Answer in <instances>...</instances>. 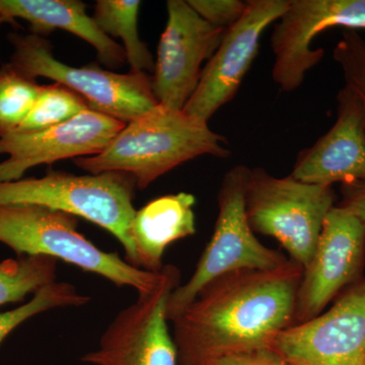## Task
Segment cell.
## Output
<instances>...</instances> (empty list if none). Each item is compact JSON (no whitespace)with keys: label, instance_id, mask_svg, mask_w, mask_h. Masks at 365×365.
<instances>
[{"label":"cell","instance_id":"cell-7","mask_svg":"<svg viewBox=\"0 0 365 365\" xmlns=\"http://www.w3.org/2000/svg\"><path fill=\"white\" fill-rule=\"evenodd\" d=\"M9 63L32 78L61 83L88 101L91 110L127 124L158 105L150 74L117 73L98 67L67 66L54 56L51 43L34 34H11Z\"/></svg>","mask_w":365,"mask_h":365},{"label":"cell","instance_id":"cell-21","mask_svg":"<svg viewBox=\"0 0 365 365\" xmlns=\"http://www.w3.org/2000/svg\"><path fill=\"white\" fill-rule=\"evenodd\" d=\"M91 110L85 98L61 83L42 86L39 97L16 132H35L51 128Z\"/></svg>","mask_w":365,"mask_h":365},{"label":"cell","instance_id":"cell-1","mask_svg":"<svg viewBox=\"0 0 365 365\" xmlns=\"http://www.w3.org/2000/svg\"><path fill=\"white\" fill-rule=\"evenodd\" d=\"M304 268L292 260L213 280L172 321L178 365H207L234 353L272 348L294 325Z\"/></svg>","mask_w":365,"mask_h":365},{"label":"cell","instance_id":"cell-9","mask_svg":"<svg viewBox=\"0 0 365 365\" xmlns=\"http://www.w3.org/2000/svg\"><path fill=\"white\" fill-rule=\"evenodd\" d=\"M364 260V223L346 209L334 206L324 220L313 257L304 268L294 325L318 317L336 297L361 279Z\"/></svg>","mask_w":365,"mask_h":365},{"label":"cell","instance_id":"cell-18","mask_svg":"<svg viewBox=\"0 0 365 365\" xmlns=\"http://www.w3.org/2000/svg\"><path fill=\"white\" fill-rule=\"evenodd\" d=\"M140 6L139 0H98L91 16L103 33L112 39L122 40L130 71L150 74L155 69V61L139 35Z\"/></svg>","mask_w":365,"mask_h":365},{"label":"cell","instance_id":"cell-13","mask_svg":"<svg viewBox=\"0 0 365 365\" xmlns=\"http://www.w3.org/2000/svg\"><path fill=\"white\" fill-rule=\"evenodd\" d=\"M292 0H250L241 20L227 29L220 47L206 62L198 86L184 111L208 122L237 96L258 55L262 36L279 20Z\"/></svg>","mask_w":365,"mask_h":365},{"label":"cell","instance_id":"cell-15","mask_svg":"<svg viewBox=\"0 0 365 365\" xmlns=\"http://www.w3.org/2000/svg\"><path fill=\"white\" fill-rule=\"evenodd\" d=\"M337 120L311 148L300 151L290 176L332 187L365 179V121L361 107L347 88L337 96Z\"/></svg>","mask_w":365,"mask_h":365},{"label":"cell","instance_id":"cell-2","mask_svg":"<svg viewBox=\"0 0 365 365\" xmlns=\"http://www.w3.org/2000/svg\"><path fill=\"white\" fill-rule=\"evenodd\" d=\"M227 139L184 110L155 106L128 122L102 153L73 160L88 174L123 173L140 190L201 155L227 158Z\"/></svg>","mask_w":365,"mask_h":365},{"label":"cell","instance_id":"cell-5","mask_svg":"<svg viewBox=\"0 0 365 365\" xmlns=\"http://www.w3.org/2000/svg\"><path fill=\"white\" fill-rule=\"evenodd\" d=\"M250 170L246 165H235L223 177L217 195L215 232L190 279L170 295L167 307L170 322L178 318L213 280L237 271L270 270L289 260L281 252L262 244L250 225L245 202Z\"/></svg>","mask_w":365,"mask_h":365},{"label":"cell","instance_id":"cell-25","mask_svg":"<svg viewBox=\"0 0 365 365\" xmlns=\"http://www.w3.org/2000/svg\"><path fill=\"white\" fill-rule=\"evenodd\" d=\"M207 365H290L272 348L225 355Z\"/></svg>","mask_w":365,"mask_h":365},{"label":"cell","instance_id":"cell-11","mask_svg":"<svg viewBox=\"0 0 365 365\" xmlns=\"http://www.w3.org/2000/svg\"><path fill=\"white\" fill-rule=\"evenodd\" d=\"M272 349L290 365H365V277L325 313L282 331Z\"/></svg>","mask_w":365,"mask_h":365},{"label":"cell","instance_id":"cell-19","mask_svg":"<svg viewBox=\"0 0 365 365\" xmlns=\"http://www.w3.org/2000/svg\"><path fill=\"white\" fill-rule=\"evenodd\" d=\"M58 260L46 256H18L0 262V307L23 302L56 282Z\"/></svg>","mask_w":365,"mask_h":365},{"label":"cell","instance_id":"cell-26","mask_svg":"<svg viewBox=\"0 0 365 365\" xmlns=\"http://www.w3.org/2000/svg\"><path fill=\"white\" fill-rule=\"evenodd\" d=\"M340 190L342 200L337 205L349 211L365 225V179L341 185Z\"/></svg>","mask_w":365,"mask_h":365},{"label":"cell","instance_id":"cell-22","mask_svg":"<svg viewBox=\"0 0 365 365\" xmlns=\"http://www.w3.org/2000/svg\"><path fill=\"white\" fill-rule=\"evenodd\" d=\"M90 300L88 295L79 294L71 283L56 281L42 288L26 304L0 313V345L9 334L29 319L50 309L83 307Z\"/></svg>","mask_w":365,"mask_h":365},{"label":"cell","instance_id":"cell-17","mask_svg":"<svg viewBox=\"0 0 365 365\" xmlns=\"http://www.w3.org/2000/svg\"><path fill=\"white\" fill-rule=\"evenodd\" d=\"M195 204V196L180 192L158 197L136 210L130 227L136 268L160 272L168 247L196 234Z\"/></svg>","mask_w":365,"mask_h":365},{"label":"cell","instance_id":"cell-20","mask_svg":"<svg viewBox=\"0 0 365 365\" xmlns=\"http://www.w3.org/2000/svg\"><path fill=\"white\" fill-rule=\"evenodd\" d=\"M41 88L35 78L13 64L0 67V138L18 130L30 114Z\"/></svg>","mask_w":365,"mask_h":365},{"label":"cell","instance_id":"cell-24","mask_svg":"<svg viewBox=\"0 0 365 365\" xmlns=\"http://www.w3.org/2000/svg\"><path fill=\"white\" fill-rule=\"evenodd\" d=\"M203 20L220 29H230L246 13L248 1L242 0H188Z\"/></svg>","mask_w":365,"mask_h":365},{"label":"cell","instance_id":"cell-16","mask_svg":"<svg viewBox=\"0 0 365 365\" xmlns=\"http://www.w3.org/2000/svg\"><path fill=\"white\" fill-rule=\"evenodd\" d=\"M81 0H0V14L11 21H26L31 34L44 37L55 30L66 31L86 41L98 58L111 69L123 66V47L100 30Z\"/></svg>","mask_w":365,"mask_h":365},{"label":"cell","instance_id":"cell-14","mask_svg":"<svg viewBox=\"0 0 365 365\" xmlns=\"http://www.w3.org/2000/svg\"><path fill=\"white\" fill-rule=\"evenodd\" d=\"M123 122L88 110L66 123L35 132H14L0 138V182L23 179L29 170L67 158L102 153L123 129Z\"/></svg>","mask_w":365,"mask_h":365},{"label":"cell","instance_id":"cell-12","mask_svg":"<svg viewBox=\"0 0 365 365\" xmlns=\"http://www.w3.org/2000/svg\"><path fill=\"white\" fill-rule=\"evenodd\" d=\"M167 11L151 83L158 104L184 110L198 86L204 62L215 54L227 30L210 25L184 0H169Z\"/></svg>","mask_w":365,"mask_h":365},{"label":"cell","instance_id":"cell-10","mask_svg":"<svg viewBox=\"0 0 365 365\" xmlns=\"http://www.w3.org/2000/svg\"><path fill=\"white\" fill-rule=\"evenodd\" d=\"M330 28L365 30V0H292L271 35L272 78L281 90H297L321 62L325 50L311 46Z\"/></svg>","mask_w":365,"mask_h":365},{"label":"cell","instance_id":"cell-4","mask_svg":"<svg viewBox=\"0 0 365 365\" xmlns=\"http://www.w3.org/2000/svg\"><path fill=\"white\" fill-rule=\"evenodd\" d=\"M136 182L123 173L78 175L50 170L44 177L0 182V206L30 204L63 211L98 225L116 237L125 260L135 267L130 227Z\"/></svg>","mask_w":365,"mask_h":365},{"label":"cell","instance_id":"cell-6","mask_svg":"<svg viewBox=\"0 0 365 365\" xmlns=\"http://www.w3.org/2000/svg\"><path fill=\"white\" fill-rule=\"evenodd\" d=\"M333 187L276 178L263 168L250 170L246 213L254 232L279 242L289 260L306 267L318 244L324 220L336 206Z\"/></svg>","mask_w":365,"mask_h":365},{"label":"cell","instance_id":"cell-27","mask_svg":"<svg viewBox=\"0 0 365 365\" xmlns=\"http://www.w3.org/2000/svg\"><path fill=\"white\" fill-rule=\"evenodd\" d=\"M6 23H11V21L9 19L6 18L4 14H0V26L4 25Z\"/></svg>","mask_w":365,"mask_h":365},{"label":"cell","instance_id":"cell-3","mask_svg":"<svg viewBox=\"0 0 365 365\" xmlns=\"http://www.w3.org/2000/svg\"><path fill=\"white\" fill-rule=\"evenodd\" d=\"M76 216L30 204L0 206V242L18 256H46L97 274L137 294L153 292L160 271L134 267L116 253H108L78 230Z\"/></svg>","mask_w":365,"mask_h":365},{"label":"cell","instance_id":"cell-23","mask_svg":"<svg viewBox=\"0 0 365 365\" xmlns=\"http://www.w3.org/2000/svg\"><path fill=\"white\" fill-rule=\"evenodd\" d=\"M333 57L342 71L345 88L359 103L365 121V39L354 31H344Z\"/></svg>","mask_w":365,"mask_h":365},{"label":"cell","instance_id":"cell-8","mask_svg":"<svg viewBox=\"0 0 365 365\" xmlns=\"http://www.w3.org/2000/svg\"><path fill=\"white\" fill-rule=\"evenodd\" d=\"M181 284V272L165 265L153 292L138 294L125 307L101 337L98 349L81 361L91 365H178V353L168 325V302Z\"/></svg>","mask_w":365,"mask_h":365}]
</instances>
